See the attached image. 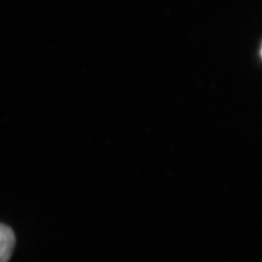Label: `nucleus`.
<instances>
[{
    "mask_svg": "<svg viewBox=\"0 0 262 262\" xmlns=\"http://www.w3.org/2000/svg\"><path fill=\"white\" fill-rule=\"evenodd\" d=\"M15 246V235L12 228L0 223V262H8Z\"/></svg>",
    "mask_w": 262,
    "mask_h": 262,
    "instance_id": "1",
    "label": "nucleus"
}]
</instances>
